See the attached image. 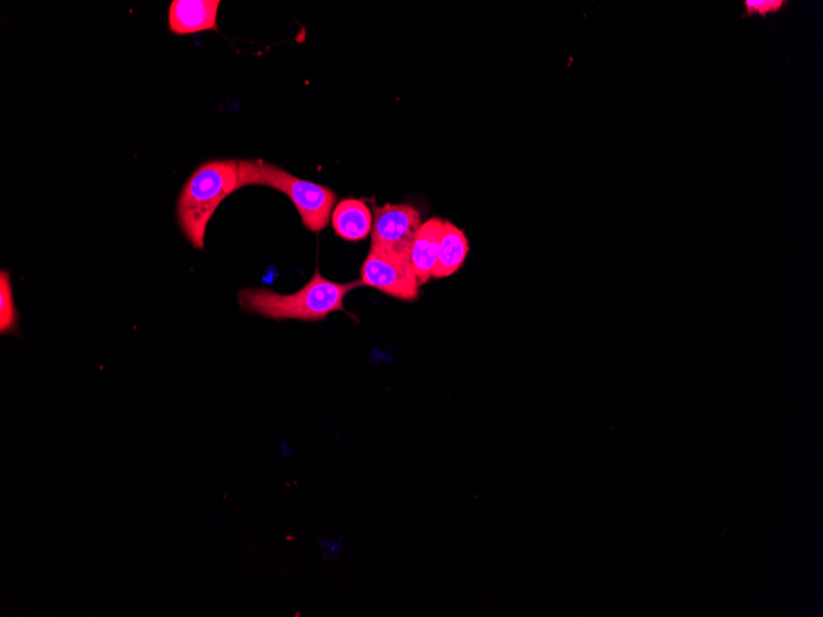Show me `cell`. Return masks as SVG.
<instances>
[{
  "label": "cell",
  "mask_w": 823,
  "mask_h": 617,
  "mask_svg": "<svg viewBox=\"0 0 823 617\" xmlns=\"http://www.w3.org/2000/svg\"><path fill=\"white\" fill-rule=\"evenodd\" d=\"M19 313L14 301L11 274L0 271V333L16 334Z\"/></svg>",
  "instance_id": "10"
},
{
  "label": "cell",
  "mask_w": 823,
  "mask_h": 617,
  "mask_svg": "<svg viewBox=\"0 0 823 617\" xmlns=\"http://www.w3.org/2000/svg\"><path fill=\"white\" fill-rule=\"evenodd\" d=\"M238 163L241 188L259 185L282 192L293 201L308 231L321 232L329 226L336 201L334 192L323 185L298 180L283 168L260 159H242Z\"/></svg>",
  "instance_id": "3"
},
{
  "label": "cell",
  "mask_w": 823,
  "mask_h": 617,
  "mask_svg": "<svg viewBox=\"0 0 823 617\" xmlns=\"http://www.w3.org/2000/svg\"><path fill=\"white\" fill-rule=\"evenodd\" d=\"M238 162L237 159L206 162L184 184L176 217L183 235L195 249H205L206 230L221 202L242 189Z\"/></svg>",
  "instance_id": "2"
},
{
  "label": "cell",
  "mask_w": 823,
  "mask_h": 617,
  "mask_svg": "<svg viewBox=\"0 0 823 617\" xmlns=\"http://www.w3.org/2000/svg\"><path fill=\"white\" fill-rule=\"evenodd\" d=\"M360 286V280L339 284L316 271L310 282L297 293L282 295L267 288H245L238 293V303L242 310L268 320L317 322L325 320L333 312L344 311L345 296Z\"/></svg>",
  "instance_id": "1"
},
{
  "label": "cell",
  "mask_w": 823,
  "mask_h": 617,
  "mask_svg": "<svg viewBox=\"0 0 823 617\" xmlns=\"http://www.w3.org/2000/svg\"><path fill=\"white\" fill-rule=\"evenodd\" d=\"M420 226L422 219L414 206L388 203L373 208L371 247L409 258Z\"/></svg>",
  "instance_id": "5"
},
{
  "label": "cell",
  "mask_w": 823,
  "mask_h": 617,
  "mask_svg": "<svg viewBox=\"0 0 823 617\" xmlns=\"http://www.w3.org/2000/svg\"><path fill=\"white\" fill-rule=\"evenodd\" d=\"M333 229L341 238L359 242L367 238L372 229V214L364 200L345 199L332 213Z\"/></svg>",
  "instance_id": "8"
},
{
  "label": "cell",
  "mask_w": 823,
  "mask_h": 617,
  "mask_svg": "<svg viewBox=\"0 0 823 617\" xmlns=\"http://www.w3.org/2000/svg\"><path fill=\"white\" fill-rule=\"evenodd\" d=\"M469 251V239L465 236L464 231L456 227L452 222L444 221L441 247H439L432 279L439 280L454 275L463 267Z\"/></svg>",
  "instance_id": "9"
},
{
  "label": "cell",
  "mask_w": 823,
  "mask_h": 617,
  "mask_svg": "<svg viewBox=\"0 0 823 617\" xmlns=\"http://www.w3.org/2000/svg\"><path fill=\"white\" fill-rule=\"evenodd\" d=\"M444 231V221L430 219L422 223L410 248V263L420 286L432 280Z\"/></svg>",
  "instance_id": "7"
},
{
  "label": "cell",
  "mask_w": 823,
  "mask_h": 617,
  "mask_svg": "<svg viewBox=\"0 0 823 617\" xmlns=\"http://www.w3.org/2000/svg\"><path fill=\"white\" fill-rule=\"evenodd\" d=\"M316 546L320 551L321 557L324 563L339 564L345 553V544L343 538H318Z\"/></svg>",
  "instance_id": "11"
},
{
  "label": "cell",
  "mask_w": 823,
  "mask_h": 617,
  "mask_svg": "<svg viewBox=\"0 0 823 617\" xmlns=\"http://www.w3.org/2000/svg\"><path fill=\"white\" fill-rule=\"evenodd\" d=\"M363 286H369L401 301H416L420 285L410 259L370 247L360 271Z\"/></svg>",
  "instance_id": "4"
},
{
  "label": "cell",
  "mask_w": 823,
  "mask_h": 617,
  "mask_svg": "<svg viewBox=\"0 0 823 617\" xmlns=\"http://www.w3.org/2000/svg\"><path fill=\"white\" fill-rule=\"evenodd\" d=\"M280 455H282L283 459H293L296 452L294 451V447L284 443L280 446Z\"/></svg>",
  "instance_id": "13"
},
{
  "label": "cell",
  "mask_w": 823,
  "mask_h": 617,
  "mask_svg": "<svg viewBox=\"0 0 823 617\" xmlns=\"http://www.w3.org/2000/svg\"><path fill=\"white\" fill-rule=\"evenodd\" d=\"M220 0H173L168 14V26L175 35L219 32Z\"/></svg>",
  "instance_id": "6"
},
{
  "label": "cell",
  "mask_w": 823,
  "mask_h": 617,
  "mask_svg": "<svg viewBox=\"0 0 823 617\" xmlns=\"http://www.w3.org/2000/svg\"><path fill=\"white\" fill-rule=\"evenodd\" d=\"M745 4L748 15H765L778 11V9L783 5V2H776V0H754L753 2V0H748V2H746Z\"/></svg>",
  "instance_id": "12"
}]
</instances>
